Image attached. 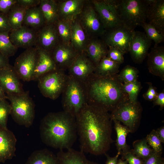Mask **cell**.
I'll return each instance as SVG.
<instances>
[{
    "label": "cell",
    "mask_w": 164,
    "mask_h": 164,
    "mask_svg": "<svg viewBox=\"0 0 164 164\" xmlns=\"http://www.w3.org/2000/svg\"><path fill=\"white\" fill-rule=\"evenodd\" d=\"M62 94L63 111L75 117L87 103L84 83L68 75Z\"/></svg>",
    "instance_id": "6"
},
{
    "label": "cell",
    "mask_w": 164,
    "mask_h": 164,
    "mask_svg": "<svg viewBox=\"0 0 164 164\" xmlns=\"http://www.w3.org/2000/svg\"><path fill=\"white\" fill-rule=\"evenodd\" d=\"M38 55L37 49L33 47L26 49L15 59L13 67L20 79L32 80Z\"/></svg>",
    "instance_id": "11"
},
{
    "label": "cell",
    "mask_w": 164,
    "mask_h": 164,
    "mask_svg": "<svg viewBox=\"0 0 164 164\" xmlns=\"http://www.w3.org/2000/svg\"><path fill=\"white\" fill-rule=\"evenodd\" d=\"M122 87L124 91L128 95V100L132 102L136 101L142 87L138 80L133 82L123 83Z\"/></svg>",
    "instance_id": "38"
},
{
    "label": "cell",
    "mask_w": 164,
    "mask_h": 164,
    "mask_svg": "<svg viewBox=\"0 0 164 164\" xmlns=\"http://www.w3.org/2000/svg\"><path fill=\"white\" fill-rule=\"evenodd\" d=\"M71 22L67 20L59 19L55 23L60 41L62 43L70 44L71 36Z\"/></svg>",
    "instance_id": "34"
},
{
    "label": "cell",
    "mask_w": 164,
    "mask_h": 164,
    "mask_svg": "<svg viewBox=\"0 0 164 164\" xmlns=\"http://www.w3.org/2000/svg\"><path fill=\"white\" fill-rule=\"evenodd\" d=\"M40 0H17V3L27 9L38 6Z\"/></svg>",
    "instance_id": "46"
},
{
    "label": "cell",
    "mask_w": 164,
    "mask_h": 164,
    "mask_svg": "<svg viewBox=\"0 0 164 164\" xmlns=\"http://www.w3.org/2000/svg\"><path fill=\"white\" fill-rule=\"evenodd\" d=\"M5 99L0 98V127L7 128V122L11 113V107Z\"/></svg>",
    "instance_id": "39"
},
{
    "label": "cell",
    "mask_w": 164,
    "mask_h": 164,
    "mask_svg": "<svg viewBox=\"0 0 164 164\" xmlns=\"http://www.w3.org/2000/svg\"><path fill=\"white\" fill-rule=\"evenodd\" d=\"M113 121L114 124V127L117 134L115 144L117 149L118 152L122 155L131 150L126 140L127 135L130 133V131L126 126L121 124L120 121L115 120Z\"/></svg>",
    "instance_id": "30"
},
{
    "label": "cell",
    "mask_w": 164,
    "mask_h": 164,
    "mask_svg": "<svg viewBox=\"0 0 164 164\" xmlns=\"http://www.w3.org/2000/svg\"><path fill=\"white\" fill-rule=\"evenodd\" d=\"M108 51L107 46L104 41L94 39L88 42L84 53L96 66L107 56Z\"/></svg>",
    "instance_id": "24"
},
{
    "label": "cell",
    "mask_w": 164,
    "mask_h": 164,
    "mask_svg": "<svg viewBox=\"0 0 164 164\" xmlns=\"http://www.w3.org/2000/svg\"><path fill=\"white\" fill-rule=\"evenodd\" d=\"M121 159L126 160L129 164H143V160L131 151L122 155Z\"/></svg>",
    "instance_id": "43"
},
{
    "label": "cell",
    "mask_w": 164,
    "mask_h": 164,
    "mask_svg": "<svg viewBox=\"0 0 164 164\" xmlns=\"http://www.w3.org/2000/svg\"><path fill=\"white\" fill-rule=\"evenodd\" d=\"M13 66L9 65L0 70V84L6 94H22L24 91Z\"/></svg>",
    "instance_id": "18"
},
{
    "label": "cell",
    "mask_w": 164,
    "mask_h": 164,
    "mask_svg": "<svg viewBox=\"0 0 164 164\" xmlns=\"http://www.w3.org/2000/svg\"><path fill=\"white\" fill-rule=\"evenodd\" d=\"M154 105H158L159 106L160 109L162 110L164 107V90L160 93H158V95L153 101Z\"/></svg>",
    "instance_id": "47"
},
{
    "label": "cell",
    "mask_w": 164,
    "mask_h": 164,
    "mask_svg": "<svg viewBox=\"0 0 164 164\" xmlns=\"http://www.w3.org/2000/svg\"><path fill=\"white\" fill-rule=\"evenodd\" d=\"M10 102V114L14 120L20 125L29 128L32 124L35 118L34 103L28 91L17 94H6Z\"/></svg>",
    "instance_id": "5"
},
{
    "label": "cell",
    "mask_w": 164,
    "mask_h": 164,
    "mask_svg": "<svg viewBox=\"0 0 164 164\" xmlns=\"http://www.w3.org/2000/svg\"><path fill=\"white\" fill-rule=\"evenodd\" d=\"M143 164H164L161 154L154 151L146 159L143 160Z\"/></svg>",
    "instance_id": "42"
},
{
    "label": "cell",
    "mask_w": 164,
    "mask_h": 164,
    "mask_svg": "<svg viewBox=\"0 0 164 164\" xmlns=\"http://www.w3.org/2000/svg\"><path fill=\"white\" fill-rule=\"evenodd\" d=\"M120 64L104 57L95 66L94 73L101 77H108L117 74Z\"/></svg>",
    "instance_id": "31"
},
{
    "label": "cell",
    "mask_w": 164,
    "mask_h": 164,
    "mask_svg": "<svg viewBox=\"0 0 164 164\" xmlns=\"http://www.w3.org/2000/svg\"><path fill=\"white\" fill-rule=\"evenodd\" d=\"M124 54L120 50L116 48H109L107 56L108 58L120 64L124 62L123 56Z\"/></svg>",
    "instance_id": "41"
},
{
    "label": "cell",
    "mask_w": 164,
    "mask_h": 164,
    "mask_svg": "<svg viewBox=\"0 0 164 164\" xmlns=\"http://www.w3.org/2000/svg\"><path fill=\"white\" fill-rule=\"evenodd\" d=\"M45 24V19L39 5L26 9L22 25L37 31Z\"/></svg>",
    "instance_id": "27"
},
{
    "label": "cell",
    "mask_w": 164,
    "mask_h": 164,
    "mask_svg": "<svg viewBox=\"0 0 164 164\" xmlns=\"http://www.w3.org/2000/svg\"><path fill=\"white\" fill-rule=\"evenodd\" d=\"M16 2L17 0H0V12L7 15Z\"/></svg>",
    "instance_id": "44"
},
{
    "label": "cell",
    "mask_w": 164,
    "mask_h": 164,
    "mask_svg": "<svg viewBox=\"0 0 164 164\" xmlns=\"http://www.w3.org/2000/svg\"><path fill=\"white\" fill-rule=\"evenodd\" d=\"M147 65L149 72L164 80V48L154 47L148 55Z\"/></svg>",
    "instance_id": "20"
},
{
    "label": "cell",
    "mask_w": 164,
    "mask_h": 164,
    "mask_svg": "<svg viewBox=\"0 0 164 164\" xmlns=\"http://www.w3.org/2000/svg\"><path fill=\"white\" fill-rule=\"evenodd\" d=\"M68 78L65 71L56 69L44 74L37 80L40 92L44 97L53 100L62 94Z\"/></svg>",
    "instance_id": "8"
},
{
    "label": "cell",
    "mask_w": 164,
    "mask_h": 164,
    "mask_svg": "<svg viewBox=\"0 0 164 164\" xmlns=\"http://www.w3.org/2000/svg\"><path fill=\"white\" fill-rule=\"evenodd\" d=\"M148 5L147 19L149 23L164 35V0H152Z\"/></svg>",
    "instance_id": "22"
},
{
    "label": "cell",
    "mask_w": 164,
    "mask_h": 164,
    "mask_svg": "<svg viewBox=\"0 0 164 164\" xmlns=\"http://www.w3.org/2000/svg\"><path fill=\"white\" fill-rule=\"evenodd\" d=\"M25 164H60L56 155L44 149L34 151Z\"/></svg>",
    "instance_id": "28"
},
{
    "label": "cell",
    "mask_w": 164,
    "mask_h": 164,
    "mask_svg": "<svg viewBox=\"0 0 164 164\" xmlns=\"http://www.w3.org/2000/svg\"><path fill=\"white\" fill-rule=\"evenodd\" d=\"M38 55L32 80H38L42 76L56 69L50 53L38 49Z\"/></svg>",
    "instance_id": "23"
},
{
    "label": "cell",
    "mask_w": 164,
    "mask_h": 164,
    "mask_svg": "<svg viewBox=\"0 0 164 164\" xmlns=\"http://www.w3.org/2000/svg\"><path fill=\"white\" fill-rule=\"evenodd\" d=\"M84 1L68 0L58 3L59 18L72 22L80 14L83 9Z\"/></svg>",
    "instance_id": "21"
},
{
    "label": "cell",
    "mask_w": 164,
    "mask_h": 164,
    "mask_svg": "<svg viewBox=\"0 0 164 164\" xmlns=\"http://www.w3.org/2000/svg\"><path fill=\"white\" fill-rule=\"evenodd\" d=\"M151 42L145 33L135 31L128 52L134 63L140 64L143 62L147 56Z\"/></svg>",
    "instance_id": "16"
},
{
    "label": "cell",
    "mask_w": 164,
    "mask_h": 164,
    "mask_svg": "<svg viewBox=\"0 0 164 164\" xmlns=\"http://www.w3.org/2000/svg\"><path fill=\"white\" fill-rule=\"evenodd\" d=\"M11 30L7 15L0 12V32H9Z\"/></svg>",
    "instance_id": "45"
},
{
    "label": "cell",
    "mask_w": 164,
    "mask_h": 164,
    "mask_svg": "<svg viewBox=\"0 0 164 164\" xmlns=\"http://www.w3.org/2000/svg\"><path fill=\"white\" fill-rule=\"evenodd\" d=\"M135 31L123 24L106 31L103 41L109 48H118L125 54L129 52Z\"/></svg>",
    "instance_id": "10"
},
{
    "label": "cell",
    "mask_w": 164,
    "mask_h": 164,
    "mask_svg": "<svg viewBox=\"0 0 164 164\" xmlns=\"http://www.w3.org/2000/svg\"><path fill=\"white\" fill-rule=\"evenodd\" d=\"M142 108L138 101L132 102L129 100L120 104L111 112L112 121L121 122L133 133L137 129L141 119Z\"/></svg>",
    "instance_id": "7"
},
{
    "label": "cell",
    "mask_w": 164,
    "mask_h": 164,
    "mask_svg": "<svg viewBox=\"0 0 164 164\" xmlns=\"http://www.w3.org/2000/svg\"><path fill=\"white\" fill-rule=\"evenodd\" d=\"M117 0H94V7L106 31L123 24L117 9Z\"/></svg>",
    "instance_id": "9"
},
{
    "label": "cell",
    "mask_w": 164,
    "mask_h": 164,
    "mask_svg": "<svg viewBox=\"0 0 164 164\" xmlns=\"http://www.w3.org/2000/svg\"><path fill=\"white\" fill-rule=\"evenodd\" d=\"M26 9L17 2L10 9L7 16L11 30L17 29L22 26Z\"/></svg>",
    "instance_id": "32"
},
{
    "label": "cell",
    "mask_w": 164,
    "mask_h": 164,
    "mask_svg": "<svg viewBox=\"0 0 164 164\" xmlns=\"http://www.w3.org/2000/svg\"><path fill=\"white\" fill-rule=\"evenodd\" d=\"M128 163L126 160H122L121 159L118 160L117 164H128Z\"/></svg>",
    "instance_id": "53"
},
{
    "label": "cell",
    "mask_w": 164,
    "mask_h": 164,
    "mask_svg": "<svg viewBox=\"0 0 164 164\" xmlns=\"http://www.w3.org/2000/svg\"><path fill=\"white\" fill-rule=\"evenodd\" d=\"M39 131L47 146L60 150L71 148L77 135L75 117L64 111L49 113L41 120Z\"/></svg>",
    "instance_id": "2"
},
{
    "label": "cell",
    "mask_w": 164,
    "mask_h": 164,
    "mask_svg": "<svg viewBox=\"0 0 164 164\" xmlns=\"http://www.w3.org/2000/svg\"><path fill=\"white\" fill-rule=\"evenodd\" d=\"M140 26L144 29L147 37L154 41V47L158 46V44L164 41V35L159 33L154 26L149 23L145 22Z\"/></svg>",
    "instance_id": "37"
},
{
    "label": "cell",
    "mask_w": 164,
    "mask_h": 164,
    "mask_svg": "<svg viewBox=\"0 0 164 164\" xmlns=\"http://www.w3.org/2000/svg\"><path fill=\"white\" fill-rule=\"evenodd\" d=\"M37 32L32 28L22 25L17 29L11 30L9 36L11 43L16 47L26 49L35 47Z\"/></svg>",
    "instance_id": "17"
},
{
    "label": "cell",
    "mask_w": 164,
    "mask_h": 164,
    "mask_svg": "<svg viewBox=\"0 0 164 164\" xmlns=\"http://www.w3.org/2000/svg\"><path fill=\"white\" fill-rule=\"evenodd\" d=\"M75 118L80 151L96 155L106 153L113 142L109 112L87 103Z\"/></svg>",
    "instance_id": "1"
},
{
    "label": "cell",
    "mask_w": 164,
    "mask_h": 164,
    "mask_svg": "<svg viewBox=\"0 0 164 164\" xmlns=\"http://www.w3.org/2000/svg\"><path fill=\"white\" fill-rule=\"evenodd\" d=\"M104 154L107 158L105 164H117L118 160V157L121 155L119 152H118L117 155L114 157H110L106 153Z\"/></svg>",
    "instance_id": "49"
},
{
    "label": "cell",
    "mask_w": 164,
    "mask_h": 164,
    "mask_svg": "<svg viewBox=\"0 0 164 164\" xmlns=\"http://www.w3.org/2000/svg\"><path fill=\"white\" fill-rule=\"evenodd\" d=\"M83 83L87 103L108 112H112L121 103L128 100L118 74L101 77L93 73Z\"/></svg>",
    "instance_id": "3"
},
{
    "label": "cell",
    "mask_w": 164,
    "mask_h": 164,
    "mask_svg": "<svg viewBox=\"0 0 164 164\" xmlns=\"http://www.w3.org/2000/svg\"><path fill=\"white\" fill-rule=\"evenodd\" d=\"M145 138L148 144L154 152L161 154H162V143L157 135L155 130H153L147 135Z\"/></svg>",
    "instance_id": "40"
},
{
    "label": "cell",
    "mask_w": 164,
    "mask_h": 164,
    "mask_svg": "<svg viewBox=\"0 0 164 164\" xmlns=\"http://www.w3.org/2000/svg\"><path fill=\"white\" fill-rule=\"evenodd\" d=\"M71 30L70 44L78 53L84 52L88 42L84 30L76 19L71 22Z\"/></svg>",
    "instance_id": "26"
},
{
    "label": "cell",
    "mask_w": 164,
    "mask_h": 164,
    "mask_svg": "<svg viewBox=\"0 0 164 164\" xmlns=\"http://www.w3.org/2000/svg\"><path fill=\"white\" fill-rule=\"evenodd\" d=\"M0 98L6 99H7L6 95L3 90L0 84Z\"/></svg>",
    "instance_id": "52"
},
{
    "label": "cell",
    "mask_w": 164,
    "mask_h": 164,
    "mask_svg": "<svg viewBox=\"0 0 164 164\" xmlns=\"http://www.w3.org/2000/svg\"><path fill=\"white\" fill-rule=\"evenodd\" d=\"M156 134L162 143H164V127L157 128L155 130Z\"/></svg>",
    "instance_id": "51"
},
{
    "label": "cell",
    "mask_w": 164,
    "mask_h": 164,
    "mask_svg": "<svg viewBox=\"0 0 164 164\" xmlns=\"http://www.w3.org/2000/svg\"><path fill=\"white\" fill-rule=\"evenodd\" d=\"M66 150H60L57 153L60 164H99L88 160L80 150L72 148Z\"/></svg>",
    "instance_id": "25"
},
{
    "label": "cell",
    "mask_w": 164,
    "mask_h": 164,
    "mask_svg": "<svg viewBox=\"0 0 164 164\" xmlns=\"http://www.w3.org/2000/svg\"><path fill=\"white\" fill-rule=\"evenodd\" d=\"M9 65V58L0 53V70Z\"/></svg>",
    "instance_id": "48"
},
{
    "label": "cell",
    "mask_w": 164,
    "mask_h": 164,
    "mask_svg": "<svg viewBox=\"0 0 164 164\" xmlns=\"http://www.w3.org/2000/svg\"><path fill=\"white\" fill-rule=\"evenodd\" d=\"M80 14L81 19L79 22L85 32L94 36L104 35L106 30L94 6L86 7Z\"/></svg>",
    "instance_id": "15"
},
{
    "label": "cell",
    "mask_w": 164,
    "mask_h": 164,
    "mask_svg": "<svg viewBox=\"0 0 164 164\" xmlns=\"http://www.w3.org/2000/svg\"><path fill=\"white\" fill-rule=\"evenodd\" d=\"M138 73L139 71L137 68L127 65L118 74V77L123 84L132 82L137 80Z\"/></svg>",
    "instance_id": "36"
},
{
    "label": "cell",
    "mask_w": 164,
    "mask_h": 164,
    "mask_svg": "<svg viewBox=\"0 0 164 164\" xmlns=\"http://www.w3.org/2000/svg\"><path fill=\"white\" fill-rule=\"evenodd\" d=\"M60 42L55 24H45L37 31L35 47L50 53Z\"/></svg>",
    "instance_id": "14"
},
{
    "label": "cell",
    "mask_w": 164,
    "mask_h": 164,
    "mask_svg": "<svg viewBox=\"0 0 164 164\" xmlns=\"http://www.w3.org/2000/svg\"><path fill=\"white\" fill-rule=\"evenodd\" d=\"M9 32H0V53L9 58L14 56L17 49L9 38Z\"/></svg>",
    "instance_id": "35"
},
{
    "label": "cell",
    "mask_w": 164,
    "mask_h": 164,
    "mask_svg": "<svg viewBox=\"0 0 164 164\" xmlns=\"http://www.w3.org/2000/svg\"><path fill=\"white\" fill-rule=\"evenodd\" d=\"M133 148L131 149V152L143 160L147 158L153 151L145 138L135 140L133 142Z\"/></svg>",
    "instance_id": "33"
},
{
    "label": "cell",
    "mask_w": 164,
    "mask_h": 164,
    "mask_svg": "<svg viewBox=\"0 0 164 164\" xmlns=\"http://www.w3.org/2000/svg\"><path fill=\"white\" fill-rule=\"evenodd\" d=\"M39 6L46 24H55L59 19L58 3L53 0H40Z\"/></svg>",
    "instance_id": "29"
},
{
    "label": "cell",
    "mask_w": 164,
    "mask_h": 164,
    "mask_svg": "<svg viewBox=\"0 0 164 164\" xmlns=\"http://www.w3.org/2000/svg\"><path fill=\"white\" fill-rule=\"evenodd\" d=\"M79 53L70 44L60 42L50 53L56 69L64 71L68 70Z\"/></svg>",
    "instance_id": "12"
},
{
    "label": "cell",
    "mask_w": 164,
    "mask_h": 164,
    "mask_svg": "<svg viewBox=\"0 0 164 164\" xmlns=\"http://www.w3.org/2000/svg\"><path fill=\"white\" fill-rule=\"evenodd\" d=\"M16 142L12 131L0 127V162L4 163L15 156Z\"/></svg>",
    "instance_id": "19"
},
{
    "label": "cell",
    "mask_w": 164,
    "mask_h": 164,
    "mask_svg": "<svg viewBox=\"0 0 164 164\" xmlns=\"http://www.w3.org/2000/svg\"><path fill=\"white\" fill-rule=\"evenodd\" d=\"M147 83L149 86V88L146 92L156 97L158 93L157 92L155 88L153 86L152 83L147 82Z\"/></svg>",
    "instance_id": "50"
},
{
    "label": "cell",
    "mask_w": 164,
    "mask_h": 164,
    "mask_svg": "<svg viewBox=\"0 0 164 164\" xmlns=\"http://www.w3.org/2000/svg\"><path fill=\"white\" fill-rule=\"evenodd\" d=\"M95 67L84 52L79 53L68 69V75L84 82L94 73Z\"/></svg>",
    "instance_id": "13"
},
{
    "label": "cell",
    "mask_w": 164,
    "mask_h": 164,
    "mask_svg": "<svg viewBox=\"0 0 164 164\" xmlns=\"http://www.w3.org/2000/svg\"><path fill=\"white\" fill-rule=\"evenodd\" d=\"M149 5L145 0H117V10L123 23L134 30L146 22Z\"/></svg>",
    "instance_id": "4"
}]
</instances>
